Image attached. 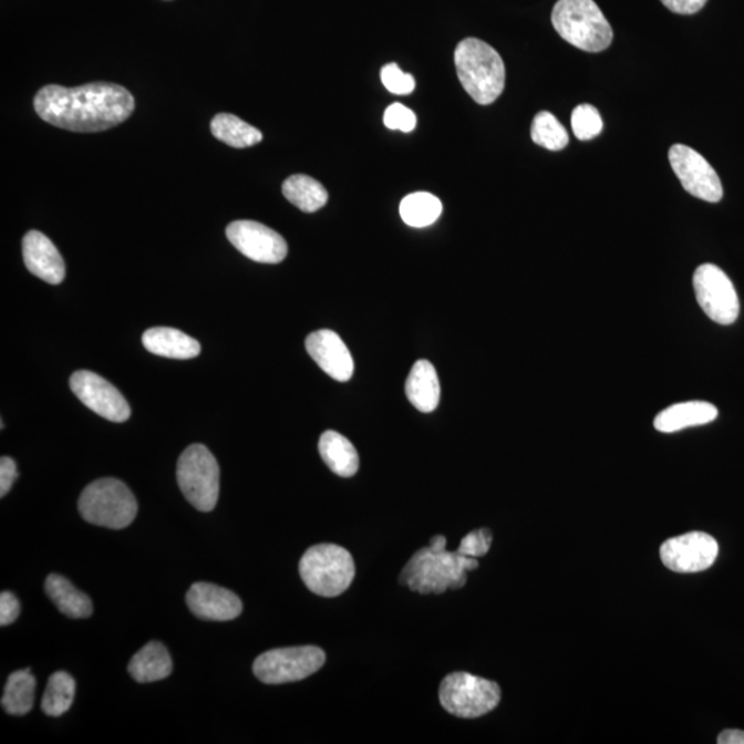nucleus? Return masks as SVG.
<instances>
[{
	"instance_id": "0eeeda50",
	"label": "nucleus",
	"mask_w": 744,
	"mask_h": 744,
	"mask_svg": "<svg viewBox=\"0 0 744 744\" xmlns=\"http://www.w3.org/2000/svg\"><path fill=\"white\" fill-rule=\"evenodd\" d=\"M177 480L186 500L197 510L211 512L217 506L219 466L205 445H190L179 456Z\"/></svg>"
},
{
	"instance_id": "f257e3e1",
	"label": "nucleus",
	"mask_w": 744,
	"mask_h": 744,
	"mask_svg": "<svg viewBox=\"0 0 744 744\" xmlns=\"http://www.w3.org/2000/svg\"><path fill=\"white\" fill-rule=\"evenodd\" d=\"M41 120L75 133L105 132L127 121L135 101L126 89L115 83H89L66 89L49 84L33 100Z\"/></svg>"
},
{
	"instance_id": "6ab92c4d",
	"label": "nucleus",
	"mask_w": 744,
	"mask_h": 744,
	"mask_svg": "<svg viewBox=\"0 0 744 744\" xmlns=\"http://www.w3.org/2000/svg\"><path fill=\"white\" fill-rule=\"evenodd\" d=\"M719 410L707 402H685L670 405L657 415L653 426L658 432L674 433L686 427L707 425L717 420Z\"/></svg>"
},
{
	"instance_id": "aec40b11",
	"label": "nucleus",
	"mask_w": 744,
	"mask_h": 744,
	"mask_svg": "<svg viewBox=\"0 0 744 744\" xmlns=\"http://www.w3.org/2000/svg\"><path fill=\"white\" fill-rule=\"evenodd\" d=\"M405 393L410 403L421 413H433L440 403V382L436 369L427 360H418L411 369Z\"/></svg>"
},
{
	"instance_id": "e433bc0d",
	"label": "nucleus",
	"mask_w": 744,
	"mask_h": 744,
	"mask_svg": "<svg viewBox=\"0 0 744 744\" xmlns=\"http://www.w3.org/2000/svg\"><path fill=\"white\" fill-rule=\"evenodd\" d=\"M719 744H744V731L741 730H726L721 732Z\"/></svg>"
},
{
	"instance_id": "ddd939ff",
	"label": "nucleus",
	"mask_w": 744,
	"mask_h": 744,
	"mask_svg": "<svg viewBox=\"0 0 744 744\" xmlns=\"http://www.w3.org/2000/svg\"><path fill=\"white\" fill-rule=\"evenodd\" d=\"M659 554L670 571L695 574L706 571L717 560L719 544L712 535L690 533L668 539Z\"/></svg>"
},
{
	"instance_id": "dca6fc26",
	"label": "nucleus",
	"mask_w": 744,
	"mask_h": 744,
	"mask_svg": "<svg viewBox=\"0 0 744 744\" xmlns=\"http://www.w3.org/2000/svg\"><path fill=\"white\" fill-rule=\"evenodd\" d=\"M186 604L197 618L216 622L234 620L244 611V604L234 591L205 582L192 585L186 593Z\"/></svg>"
},
{
	"instance_id": "f8f14e48",
	"label": "nucleus",
	"mask_w": 744,
	"mask_h": 744,
	"mask_svg": "<svg viewBox=\"0 0 744 744\" xmlns=\"http://www.w3.org/2000/svg\"><path fill=\"white\" fill-rule=\"evenodd\" d=\"M70 386L87 409L105 420L124 422L132 415V410L123 394L95 372L86 370L73 372Z\"/></svg>"
},
{
	"instance_id": "f3484780",
	"label": "nucleus",
	"mask_w": 744,
	"mask_h": 744,
	"mask_svg": "<svg viewBox=\"0 0 744 744\" xmlns=\"http://www.w3.org/2000/svg\"><path fill=\"white\" fill-rule=\"evenodd\" d=\"M22 257L28 270L49 285H60L65 279V264L58 247L46 235L31 230L22 240Z\"/></svg>"
},
{
	"instance_id": "7ed1b4c3",
	"label": "nucleus",
	"mask_w": 744,
	"mask_h": 744,
	"mask_svg": "<svg viewBox=\"0 0 744 744\" xmlns=\"http://www.w3.org/2000/svg\"><path fill=\"white\" fill-rule=\"evenodd\" d=\"M456 75L462 86L477 104L489 105L505 89L504 60L488 43L466 38L455 49Z\"/></svg>"
},
{
	"instance_id": "b1692460",
	"label": "nucleus",
	"mask_w": 744,
	"mask_h": 744,
	"mask_svg": "<svg viewBox=\"0 0 744 744\" xmlns=\"http://www.w3.org/2000/svg\"><path fill=\"white\" fill-rule=\"evenodd\" d=\"M281 189H283L286 199L303 213L318 211L329 202V192L324 186L303 174L287 178Z\"/></svg>"
},
{
	"instance_id": "c9c22d12",
	"label": "nucleus",
	"mask_w": 744,
	"mask_h": 744,
	"mask_svg": "<svg viewBox=\"0 0 744 744\" xmlns=\"http://www.w3.org/2000/svg\"><path fill=\"white\" fill-rule=\"evenodd\" d=\"M675 14L690 16L701 11L707 0H661Z\"/></svg>"
},
{
	"instance_id": "412c9836",
	"label": "nucleus",
	"mask_w": 744,
	"mask_h": 744,
	"mask_svg": "<svg viewBox=\"0 0 744 744\" xmlns=\"http://www.w3.org/2000/svg\"><path fill=\"white\" fill-rule=\"evenodd\" d=\"M173 672L170 653L162 642L151 641L135 653L128 664V673L138 682L165 680Z\"/></svg>"
},
{
	"instance_id": "9b49d317",
	"label": "nucleus",
	"mask_w": 744,
	"mask_h": 744,
	"mask_svg": "<svg viewBox=\"0 0 744 744\" xmlns=\"http://www.w3.org/2000/svg\"><path fill=\"white\" fill-rule=\"evenodd\" d=\"M669 162L688 194L709 203L723 199L724 189L717 172L699 152L686 145H673Z\"/></svg>"
},
{
	"instance_id": "423d86ee",
	"label": "nucleus",
	"mask_w": 744,
	"mask_h": 744,
	"mask_svg": "<svg viewBox=\"0 0 744 744\" xmlns=\"http://www.w3.org/2000/svg\"><path fill=\"white\" fill-rule=\"evenodd\" d=\"M300 574L303 583L314 595L337 597L353 582L354 562L351 554L341 546L316 545L302 556Z\"/></svg>"
},
{
	"instance_id": "39448f33",
	"label": "nucleus",
	"mask_w": 744,
	"mask_h": 744,
	"mask_svg": "<svg viewBox=\"0 0 744 744\" xmlns=\"http://www.w3.org/2000/svg\"><path fill=\"white\" fill-rule=\"evenodd\" d=\"M79 512L94 526L122 529L134 521L138 505L126 484L116 478H100L83 489Z\"/></svg>"
},
{
	"instance_id": "f704fd0d",
	"label": "nucleus",
	"mask_w": 744,
	"mask_h": 744,
	"mask_svg": "<svg viewBox=\"0 0 744 744\" xmlns=\"http://www.w3.org/2000/svg\"><path fill=\"white\" fill-rule=\"evenodd\" d=\"M17 465L16 462L9 456H2L0 459V496H6L13 487V484L17 478Z\"/></svg>"
},
{
	"instance_id": "a878e982",
	"label": "nucleus",
	"mask_w": 744,
	"mask_h": 744,
	"mask_svg": "<svg viewBox=\"0 0 744 744\" xmlns=\"http://www.w3.org/2000/svg\"><path fill=\"white\" fill-rule=\"evenodd\" d=\"M37 680L30 669L19 670L10 675L4 688L2 706L10 715H25L30 713L35 702Z\"/></svg>"
},
{
	"instance_id": "2eb2a0df",
	"label": "nucleus",
	"mask_w": 744,
	"mask_h": 744,
	"mask_svg": "<svg viewBox=\"0 0 744 744\" xmlns=\"http://www.w3.org/2000/svg\"><path fill=\"white\" fill-rule=\"evenodd\" d=\"M306 347L309 356L332 380L338 382L351 380L354 371L353 358L337 332L331 330L312 332L307 338Z\"/></svg>"
},
{
	"instance_id": "72a5a7b5",
	"label": "nucleus",
	"mask_w": 744,
	"mask_h": 744,
	"mask_svg": "<svg viewBox=\"0 0 744 744\" xmlns=\"http://www.w3.org/2000/svg\"><path fill=\"white\" fill-rule=\"evenodd\" d=\"M20 616V602L10 591L0 595V624L8 626L16 622Z\"/></svg>"
},
{
	"instance_id": "7c9ffc66",
	"label": "nucleus",
	"mask_w": 744,
	"mask_h": 744,
	"mask_svg": "<svg viewBox=\"0 0 744 744\" xmlns=\"http://www.w3.org/2000/svg\"><path fill=\"white\" fill-rule=\"evenodd\" d=\"M381 81L388 92L397 95H407L415 90V79L410 73L400 70L397 64H388L381 70Z\"/></svg>"
},
{
	"instance_id": "473e14b6",
	"label": "nucleus",
	"mask_w": 744,
	"mask_h": 744,
	"mask_svg": "<svg viewBox=\"0 0 744 744\" xmlns=\"http://www.w3.org/2000/svg\"><path fill=\"white\" fill-rule=\"evenodd\" d=\"M383 123L388 128L411 133L416 127V115L407 106L396 103L388 106Z\"/></svg>"
},
{
	"instance_id": "a211bd4d",
	"label": "nucleus",
	"mask_w": 744,
	"mask_h": 744,
	"mask_svg": "<svg viewBox=\"0 0 744 744\" xmlns=\"http://www.w3.org/2000/svg\"><path fill=\"white\" fill-rule=\"evenodd\" d=\"M143 345L149 353L157 356L189 360L199 356L200 343L185 332L170 327H154L143 335Z\"/></svg>"
},
{
	"instance_id": "5701e85b",
	"label": "nucleus",
	"mask_w": 744,
	"mask_h": 744,
	"mask_svg": "<svg viewBox=\"0 0 744 744\" xmlns=\"http://www.w3.org/2000/svg\"><path fill=\"white\" fill-rule=\"evenodd\" d=\"M44 588L50 600L68 618L84 619L92 616V600L61 575H49Z\"/></svg>"
},
{
	"instance_id": "20e7f679",
	"label": "nucleus",
	"mask_w": 744,
	"mask_h": 744,
	"mask_svg": "<svg viewBox=\"0 0 744 744\" xmlns=\"http://www.w3.org/2000/svg\"><path fill=\"white\" fill-rule=\"evenodd\" d=\"M551 24L564 41L583 52L600 53L611 46L612 27L595 0H558Z\"/></svg>"
},
{
	"instance_id": "6e6552de",
	"label": "nucleus",
	"mask_w": 744,
	"mask_h": 744,
	"mask_svg": "<svg viewBox=\"0 0 744 744\" xmlns=\"http://www.w3.org/2000/svg\"><path fill=\"white\" fill-rule=\"evenodd\" d=\"M440 702L455 717L477 719L498 706L500 688L469 673H453L440 685Z\"/></svg>"
},
{
	"instance_id": "9d476101",
	"label": "nucleus",
	"mask_w": 744,
	"mask_h": 744,
	"mask_svg": "<svg viewBox=\"0 0 744 744\" xmlns=\"http://www.w3.org/2000/svg\"><path fill=\"white\" fill-rule=\"evenodd\" d=\"M693 289L710 319L721 326L735 323L741 312L740 297L723 269L713 264L701 265L693 275Z\"/></svg>"
},
{
	"instance_id": "1a4fd4ad",
	"label": "nucleus",
	"mask_w": 744,
	"mask_h": 744,
	"mask_svg": "<svg viewBox=\"0 0 744 744\" xmlns=\"http://www.w3.org/2000/svg\"><path fill=\"white\" fill-rule=\"evenodd\" d=\"M324 662V652L318 647L279 648L258 657L252 672L265 684L279 685L306 680L323 668Z\"/></svg>"
},
{
	"instance_id": "c85d7f7f",
	"label": "nucleus",
	"mask_w": 744,
	"mask_h": 744,
	"mask_svg": "<svg viewBox=\"0 0 744 744\" xmlns=\"http://www.w3.org/2000/svg\"><path fill=\"white\" fill-rule=\"evenodd\" d=\"M531 138L535 144L549 151H561L569 143L566 127L550 112H539L534 117Z\"/></svg>"
},
{
	"instance_id": "4be33fe9",
	"label": "nucleus",
	"mask_w": 744,
	"mask_h": 744,
	"mask_svg": "<svg viewBox=\"0 0 744 744\" xmlns=\"http://www.w3.org/2000/svg\"><path fill=\"white\" fill-rule=\"evenodd\" d=\"M319 453L331 472L341 477H352L359 471V454L347 437L334 431L321 434Z\"/></svg>"
},
{
	"instance_id": "2f4dec72",
	"label": "nucleus",
	"mask_w": 744,
	"mask_h": 744,
	"mask_svg": "<svg viewBox=\"0 0 744 744\" xmlns=\"http://www.w3.org/2000/svg\"><path fill=\"white\" fill-rule=\"evenodd\" d=\"M492 531L487 528L477 529V531L467 534L466 537L462 539L458 551L461 555L478 558L486 556L489 548H492Z\"/></svg>"
},
{
	"instance_id": "4468645a",
	"label": "nucleus",
	"mask_w": 744,
	"mask_h": 744,
	"mask_svg": "<svg viewBox=\"0 0 744 744\" xmlns=\"http://www.w3.org/2000/svg\"><path fill=\"white\" fill-rule=\"evenodd\" d=\"M227 238L247 258L261 264L285 261L289 246L283 236L256 221H235L228 225Z\"/></svg>"
},
{
	"instance_id": "cd10ccee",
	"label": "nucleus",
	"mask_w": 744,
	"mask_h": 744,
	"mask_svg": "<svg viewBox=\"0 0 744 744\" xmlns=\"http://www.w3.org/2000/svg\"><path fill=\"white\" fill-rule=\"evenodd\" d=\"M75 680L65 672H58L49 679L46 691L42 699V710L50 717H60L71 709L75 699Z\"/></svg>"
},
{
	"instance_id": "c756f323",
	"label": "nucleus",
	"mask_w": 744,
	"mask_h": 744,
	"mask_svg": "<svg viewBox=\"0 0 744 744\" xmlns=\"http://www.w3.org/2000/svg\"><path fill=\"white\" fill-rule=\"evenodd\" d=\"M572 132L580 141H589L601 134L604 128L600 112L593 105L582 104L574 110L571 116Z\"/></svg>"
},
{
	"instance_id": "bb28decb",
	"label": "nucleus",
	"mask_w": 744,
	"mask_h": 744,
	"mask_svg": "<svg viewBox=\"0 0 744 744\" xmlns=\"http://www.w3.org/2000/svg\"><path fill=\"white\" fill-rule=\"evenodd\" d=\"M443 205L438 197L427 192L405 196L400 205V216L409 227L426 228L442 216Z\"/></svg>"
},
{
	"instance_id": "393cba45",
	"label": "nucleus",
	"mask_w": 744,
	"mask_h": 744,
	"mask_svg": "<svg viewBox=\"0 0 744 744\" xmlns=\"http://www.w3.org/2000/svg\"><path fill=\"white\" fill-rule=\"evenodd\" d=\"M211 133L221 143L236 149L250 148L262 141V133L230 114H218L211 121Z\"/></svg>"
},
{
	"instance_id": "f03ea898",
	"label": "nucleus",
	"mask_w": 744,
	"mask_h": 744,
	"mask_svg": "<svg viewBox=\"0 0 744 744\" xmlns=\"http://www.w3.org/2000/svg\"><path fill=\"white\" fill-rule=\"evenodd\" d=\"M444 537H434L430 548L421 549L403 569L400 582L416 593L442 595L464 588L467 572L478 568L477 558L445 550Z\"/></svg>"
}]
</instances>
